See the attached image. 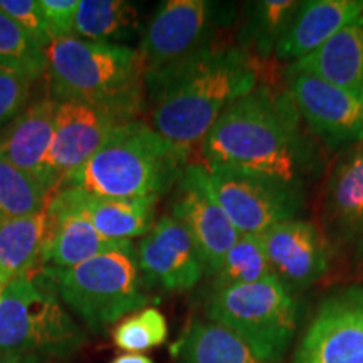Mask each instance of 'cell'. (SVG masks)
I'll return each instance as SVG.
<instances>
[{
    "label": "cell",
    "mask_w": 363,
    "mask_h": 363,
    "mask_svg": "<svg viewBox=\"0 0 363 363\" xmlns=\"http://www.w3.org/2000/svg\"><path fill=\"white\" fill-rule=\"evenodd\" d=\"M203 167L306 192L325 167L320 143L284 88L261 83L222 113L202 142Z\"/></svg>",
    "instance_id": "1"
},
{
    "label": "cell",
    "mask_w": 363,
    "mask_h": 363,
    "mask_svg": "<svg viewBox=\"0 0 363 363\" xmlns=\"http://www.w3.org/2000/svg\"><path fill=\"white\" fill-rule=\"evenodd\" d=\"M152 128L190 152L222 113L259 84L252 57L240 48L216 44L167 69L143 76Z\"/></svg>",
    "instance_id": "2"
},
{
    "label": "cell",
    "mask_w": 363,
    "mask_h": 363,
    "mask_svg": "<svg viewBox=\"0 0 363 363\" xmlns=\"http://www.w3.org/2000/svg\"><path fill=\"white\" fill-rule=\"evenodd\" d=\"M190 152L140 120L118 125L101 148L56 189H78L106 199H160L179 184ZM54 189V190H56Z\"/></svg>",
    "instance_id": "3"
},
{
    "label": "cell",
    "mask_w": 363,
    "mask_h": 363,
    "mask_svg": "<svg viewBox=\"0 0 363 363\" xmlns=\"http://www.w3.org/2000/svg\"><path fill=\"white\" fill-rule=\"evenodd\" d=\"M51 96L106 108L130 121L145 101L143 65L138 49L91 43L66 35L45 49Z\"/></svg>",
    "instance_id": "4"
},
{
    "label": "cell",
    "mask_w": 363,
    "mask_h": 363,
    "mask_svg": "<svg viewBox=\"0 0 363 363\" xmlns=\"http://www.w3.org/2000/svg\"><path fill=\"white\" fill-rule=\"evenodd\" d=\"M84 331L62 306L48 276L26 274L0 293V348L66 358L83 347Z\"/></svg>",
    "instance_id": "5"
},
{
    "label": "cell",
    "mask_w": 363,
    "mask_h": 363,
    "mask_svg": "<svg viewBox=\"0 0 363 363\" xmlns=\"http://www.w3.org/2000/svg\"><path fill=\"white\" fill-rule=\"evenodd\" d=\"M40 271L93 331H101L148 303L133 244L67 269L40 266Z\"/></svg>",
    "instance_id": "6"
},
{
    "label": "cell",
    "mask_w": 363,
    "mask_h": 363,
    "mask_svg": "<svg viewBox=\"0 0 363 363\" xmlns=\"http://www.w3.org/2000/svg\"><path fill=\"white\" fill-rule=\"evenodd\" d=\"M206 313L208 321L239 335L266 363L279 362L296 333L298 301L278 276L214 289Z\"/></svg>",
    "instance_id": "7"
},
{
    "label": "cell",
    "mask_w": 363,
    "mask_h": 363,
    "mask_svg": "<svg viewBox=\"0 0 363 363\" xmlns=\"http://www.w3.org/2000/svg\"><path fill=\"white\" fill-rule=\"evenodd\" d=\"M234 19V9L207 0H167L145 26L140 57L145 74L179 65L216 45V38Z\"/></svg>",
    "instance_id": "8"
},
{
    "label": "cell",
    "mask_w": 363,
    "mask_h": 363,
    "mask_svg": "<svg viewBox=\"0 0 363 363\" xmlns=\"http://www.w3.org/2000/svg\"><path fill=\"white\" fill-rule=\"evenodd\" d=\"M206 169V185L240 235H261L272 225L299 219L306 206V192L276 182Z\"/></svg>",
    "instance_id": "9"
},
{
    "label": "cell",
    "mask_w": 363,
    "mask_h": 363,
    "mask_svg": "<svg viewBox=\"0 0 363 363\" xmlns=\"http://www.w3.org/2000/svg\"><path fill=\"white\" fill-rule=\"evenodd\" d=\"M318 212L331 257L363 267V142L338 153L325 177Z\"/></svg>",
    "instance_id": "10"
},
{
    "label": "cell",
    "mask_w": 363,
    "mask_h": 363,
    "mask_svg": "<svg viewBox=\"0 0 363 363\" xmlns=\"http://www.w3.org/2000/svg\"><path fill=\"white\" fill-rule=\"evenodd\" d=\"M284 89L308 131L333 153L363 142V99L310 72L286 66Z\"/></svg>",
    "instance_id": "11"
},
{
    "label": "cell",
    "mask_w": 363,
    "mask_h": 363,
    "mask_svg": "<svg viewBox=\"0 0 363 363\" xmlns=\"http://www.w3.org/2000/svg\"><path fill=\"white\" fill-rule=\"evenodd\" d=\"M293 363H363V286H343L321 299Z\"/></svg>",
    "instance_id": "12"
},
{
    "label": "cell",
    "mask_w": 363,
    "mask_h": 363,
    "mask_svg": "<svg viewBox=\"0 0 363 363\" xmlns=\"http://www.w3.org/2000/svg\"><path fill=\"white\" fill-rule=\"evenodd\" d=\"M170 208V216L179 219L192 235L203 272L214 276L240 234L208 192L202 163H189L175 185Z\"/></svg>",
    "instance_id": "13"
},
{
    "label": "cell",
    "mask_w": 363,
    "mask_h": 363,
    "mask_svg": "<svg viewBox=\"0 0 363 363\" xmlns=\"http://www.w3.org/2000/svg\"><path fill=\"white\" fill-rule=\"evenodd\" d=\"M145 286L182 293L202 279L203 266L187 227L174 216H163L135 247Z\"/></svg>",
    "instance_id": "14"
},
{
    "label": "cell",
    "mask_w": 363,
    "mask_h": 363,
    "mask_svg": "<svg viewBox=\"0 0 363 363\" xmlns=\"http://www.w3.org/2000/svg\"><path fill=\"white\" fill-rule=\"evenodd\" d=\"M121 123L125 120L96 104L59 101L48 155V172L56 187L62 177L83 167Z\"/></svg>",
    "instance_id": "15"
},
{
    "label": "cell",
    "mask_w": 363,
    "mask_h": 363,
    "mask_svg": "<svg viewBox=\"0 0 363 363\" xmlns=\"http://www.w3.org/2000/svg\"><path fill=\"white\" fill-rule=\"evenodd\" d=\"M272 271L293 291L310 288L328 274V242L315 222L291 219L272 225L259 235Z\"/></svg>",
    "instance_id": "16"
},
{
    "label": "cell",
    "mask_w": 363,
    "mask_h": 363,
    "mask_svg": "<svg viewBox=\"0 0 363 363\" xmlns=\"http://www.w3.org/2000/svg\"><path fill=\"white\" fill-rule=\"evenodd\" d=\"M157 202L158 199H106L78 189H56L48 211L81 216L103 238L130 240L145 235L155 224Z\"/></svg>",
    "instance_id": "17"
},
{
    "label": "cell",
    "mask_w": 363,
    "mask_h": 363,
    "mask_svg": "<svg viewBox=\"0 0 363 363\" xmlns=\"http://www.w3.org/2000/svg\"><path fill=\"white\" fill-rule=\"evenodd\" d=\"M363 12V0H306L299 2L296 16L276 48L279 61H301L328 43L338 30Z\"/></svg>",
    "instance_id": "18"
},
{
    "label": "cell",
    "mask_w": 363,
    "mask_h": 363,
    "mask_svg": "<svg viewBox=\"0 0 363 363\" xmlns=\"http://www.w3.org/2000/svg\"><path fill=\"white\" fill-rule=\"evenodd\" d=\"M57 103L56 98L48 96L29 104L0 138V155L43 182L52 192L56 184L48 172V155L54 136Z\"/></svg>",
    "instance_id": "19"
},
{
    "label": "cell",
    "mask_w": 363,
    "mask_h": 363,
    "mask_svg": "<svg viewBox=\"0 0 363 363\" xmlns=\"http://www.w3.org/2000/svg\"><path fill=\"white\" fill-rule=\"evenodd\" d=\"M288 66L315 74L363 99V12L316 52Z\"/></svg>",
    "instance_id": "20"
},
{
    "label": "cell",
    "mask_w": 363,
    "mask_h": 363,
    "mask_svg": "<svg viewBox=\"0 0 363 363\" xmlns=\"http://www.w3.org/2000/svg\"><path fill=\"white\" fill-rule=\"evenodd\" d=\"M49 212V211H48ZM51 233L40 252V266L74 267L101 254L130 247L131 240L103 238L84 217L76 214H52Z\"/></svg>",
    "instance_id": "21"
},
{
    "label": "cell",
    "mask_w": 363,
    "mask_h": 363,
    "mask_svg": "<svg viewBox=\"0 0 363 363\" xmlns=\"http://www.w3.org/2000/svg\"><path fill=\"white\" fill-rule=\"evenodd\" d=\"M49 233L48 208L27 217L0 219V291L34 269Z\"/></svg>",
    "instance_id": "22"
},
{
    "label": "cell",
    "mask_w": 363,
    "mask_h": 363,
    "mask_svg": "<svg viewBox=\"0 0 363 363\" xmlns=\"http://www.w3.org/2000/svg\"><path fill=\"white\" fill-rule=\"evenodd\" d=\"M172 352L179 363H266L239 335L212 321H194Z\"/></svg>",
    "instance_id": "23"
},
{
    "label": "cell",
    "mask_w": 363,
    "mask_h": 363,
    "mask_svg": "<svg viewBox=\"0 0 363 363\" xmlns=\"http://www.w3.org/2000/svg\"><path fill=\"white\" fill-rule=\"evenodd\" d=\"M140 29L138 9L125 0H81L72 35L91 43L120 44Z\"/></svg>",
    "instance_id": "24"
},
{
    "label": "cell",
    "mask_w": 363,
    "mask_h": 363,
    "mask_svg": "<svg viewBox=\"0 0 363 363\" xmlns=\"http://www.w3.org/2000/svg\"><path fill=\"white\" fill-rule=\"evenodd\" d=\"M298 7L299 2L294 0H257L249 4L246 22L240 30V49L249 56L252 51L261 59L274 56Z\"/></svg>",
    "instance_id": "25"
},
{
    "label": "cell",
    "mask_w": 363,
    "mask_h": 363,
    "mask_svg": "<svg viewBox=\"0 0 363 363\" xmlns=\"http://www.w3.org/2000/svg\"><path fill=\"white\" fill-rule=\"evenodd\" d=\"M52 190L0 155V219L27 217L48 208Z\"/></svg>",
    "instance_id": "26"
},
{
    "label": "cell",
    "mask_w": 363,
    "mask_h": 363,
    "mask_svg": "<svg viewBox=\"0 0 363 363\" xmlns=\"http://www.w3.org/2000/svg\"><path fill=\"white\" fill-rule=\"evenodd\" d=\"M0 67L16 71L35 81L48 72L45 49L22 27L0 11Z\"/></svg>",
    "instance_id": "27"
},
{
    "label": "cell",
    "mask_w": 363,
    "mask_h": 363,
    "mask_svg": "<svg viewBox=\"0 0 363 363\" xmlns=\"http://www.w3.org/2000/svg\"><path fill=\"white\" fill-rule=\"evenodd\" d=\"M269 276L276 274L262 249L259 235H240L214 274V289L256 283Z\"/></svg>",
    "instance_id": "28"
},
{
    "label": "cell",
    "mask_w": 363,
    "mask_h": 363,
    "mask_svg": "<svg viewBox=\"0 0 363 363\" xmlns=\"http://www.w3.org/2000/svg\"><path fill=\"white\" fill-rule=\"evenodd\" d=\"M169 337V325L157 308H145L125 318L113 330V342L126 353H142L160 347Z\"/></svg>",
    "instance_id": "29"
},
{
    "label": "cell",
    "mask_w": 363,
    "mask_h": 363,
    "mask_svg": "<svg viewBox=\"0 0 363 363\" xmlns=\"http://www.w3.org/2000/svg\"><path fill=\"white\" fill-rule=\"evenodd\" d=\"M34 81L19 72L0 67V130L12 125L29 106Z\"/></svg>",
    "instance_id": "30"
},
{
    "label": "cell",
    "mask_w": 363,
    "mask_h": 363,
    "mask_svg": "<svg viewBox=\"0 0 363 363\" xmlns=\"http://www.w3.org/2000/svg\"><path fill=\"white\" fill-rule=\"evenodd\" d=\"M0 11L16 21L43 49L52 43L51 30L40 7V0H0Z\"/></svg>",
    "instance_id": "31"
},
{
    "label": "cell",
    "mask_w": 363,
    "mask_h": 363,
    "mask_svg": "<svg viewBox=\"0 0 363 363\" xmlns=\"http://www.w3.org/2000/svg\"><path fill=\"white\" fill-rule=\"evenodd\" d=\"M79 4L81 0H40V7L49 24L52 40L72 35Z\"/></svg>",
    "instance_id": "32"
},
{
    "label": "cell",
    "mask_w": 363,
    "mask_h": 363,
    "mask_svg": "<svg viewBox=\"0 0 363 363\" xmlns=\"http://www.w3.org/2000/svg\"><path fill=\"white\" fill-rule=\"evenodd\" d=\"M0 363H43L40 357L30 355V353L11 352L0 348Z\"/></svg>",
    "instance_id": "33"
},
{
    "label": "cell",
    "mask_w": 363,
    "mask_h": 363,
    "mask_svg": "<svg viewBox=\"0 0 363 363\" xmlns=\"http://www.w3.org/2000/svg\"><path fill=\"white\" fill-rule=\"evenodd\" d=\"M111 363H155L152 358L142 353H123V355H118Z\"/></svg>",
    "instance_id": "34"
}]
</instances>
